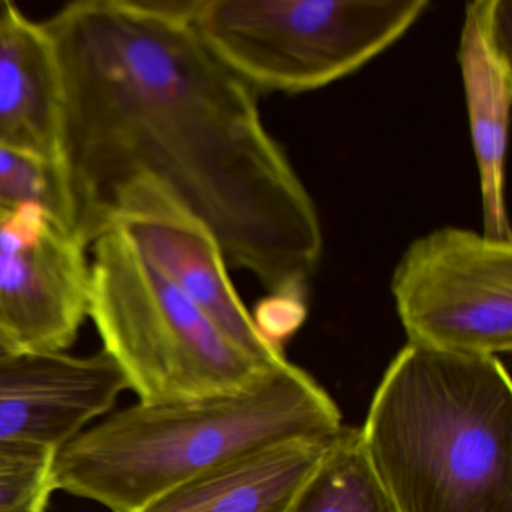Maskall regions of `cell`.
Instances as JSON below:
<instances>
[{
    "label": "cell",
    "mask_w": 512,
    "mask_h": 512,
    "mask_svg": "<svg viewBox=\"0 0 512 512\" xmlns=\"http://www.w3.org/2000/svg\"><path fill=\"white\" fill-rule=\"evenodd\" d=\"M194 4L83 0L43 23L64 77L80 236L89 247L113 197L148 179L205 226L227 268L302 301L325 245L319 209L259 95L197 31Z\"/></svg>",
    "instance_id": "6da1fadb"
},
{
    "label": "cell",
    "mask_w": 512,
    "mask_h": 512,
    "mask_svg": "<svg viewBox=\"0 0 512 512\" xmlns=\"http://www.w3.org/2000/svg\"><path fill=\"white\" fill-rule=\"evenodd\" d=\"M361 436L398 512H512V385L497 356L407 343Z\"/></svg>",
    "instance_id": "7a4b0ae2"
},
{
    "label": "cell",
    "mask_w": 512,
    "mask_h": 512,
    "mask_svg": "<svg viewBox=\"0 0 512 512\" xmlns=\"http://www.w3.org/2000/svg\"><path fill=\"white\" fill-rule=\"evenodd\" d=\"M341 427L334 400L287 361L233 394L115 413L56 452L53 484L112 512H140L206 470Z\"/></svg>",
    "instance_id": "3957f363"
},
{
    "label": "cell",
    "mask_w": 512,
    "mask_h": 512,
    "mask_svg": "<svg viewBox=\"0 0 512 512\" xmlns=\"http://www.w3.org/2000/svg\"><path fill=\"white\" fill-rule=\"evenodd\" d=\"M89 250V317L142 403L233 394L274 370L242 353L115 230Z\"/></svg>",
    "instance_id": "277c9868"
},
{
    "label": "cell",
    "mask_w": 512,
    "mask_h": 512,
    "mask_svg": "<svg viewBox=\"0 0 512 512\" xmlns=\"http://www.w3.org/2000/svg\"><path fill=\"white\" fill-rule=\"evenodd\" d=\"M430 0H196L209 49L257 95H298L352 76L398 43Z\"/></svg>",
    "instance_id": "5b68a950"
},
{
    "label": "cell",
    "mask_w": 512,
    "mask_h": 512,
    "mask_svg": "<svg viewBox=\"0 0 512 512\" xmlns=\"http://www.w3.org/2000/svg\"><path fill=\"white\" fill-rule=\"evenodd\" d=\"M391 293L407 343L497 356L512 349V239L442 227L416 238Z\"/></svg>",
    "instance_id": "8992f818"
},
{
    "label": "cell",
    "mask_w": 512,
    "mask_h": 512,
    "mask_svg": "<svg viewBox=\"0 0 512 512\" xmlns=\"http://www.w3.org/2000/svg\"><path fill=\"white\" fill-rule=\"evenodd\" d=\"M106 229L124 236L248 358L265 368L286 364L236 292L211 233L160 185L139 179L122 188L107 209L101 232Z\"/></svg>",
    "instance_id": "52a82bcc"
},
{
    "label": "cell",
    "mask_w": 512,
    "mask_h": 512,
    "mask_svg": "<svg viewBox=\"0 0 512 512\" xmlns=\"http://www.w3.org/2000/svg\"><path fill=\"white\" fill-rule=\"evenodd\" d=\"M88 248L43 209L0 211V332L25 352L73 346L89 316Z\"/></svg>",
    "instance_id": "ba28073f"
},
{
    "label": "cell",
    "mask_w": 512,
    "mask_h": 512,
    "mask_svg": "<svg viewBox=\"0 0 512 512\" xmlns=\"http://www.w3.org/2000/svg\"><path fill=\"white\" fill-rule=\"evenodd\" d=\"M128 380L106 352H22L0 362V442L56 452L115 406Z\"/></svg>",
    "instance_id": "9c48e42d"
},
{
    "label": "cell",
    "mask_w": 512,
    "mask_h": 512,
    "mask_svg": "<svg viewBox=\"0 0 512 512\" xmlns=\"http://www.w3.org/2000/svg\"><path fill=\"white\" fill-rule=\"evenodd\" d=\"M512 4L466 5L458 65L481 187L484 235L512 239L506 214V149L512 101Z\"/></svg>",
    "instance_id": "30bf717a"
},
{
    "label": "cell",
    "mask_w": 512,
    "mask_h": 512,
    "mask_svg": "<svg viewBox=\"0 0 512 512\" xmlns=\"http://www.w3.org/2000/svg\"><path fill=\"white\" fill-rule=\"evenodd\" d=\"M65 89L43 23L11 5L0 17V145L64 161Z\"/></svg>",
    "instance_id": "8fae6325"
},
{
    "label": "cell",
    "mask_w": 512,
    "mask_h": 512,
    "mask_svg": "<svg viewBox=\"0 0 512 512\" xmlns=\"http://www.w3.org/2000/svg\"><path fill=\"white\" fill-rule=\"evenodd\" d=\"M334 436L280 443L206 470L140 512H287Z\"/></svg>",
    "instance_id": "7c38bea8"
},
{
    "label": "cell",
    "mask_w": 512,
    "mask_h": 512,
    "mask_svg": "<svg viewBox=\"0 0 512 512\" xmlns=\"http://www.w3.org/2000/svg\"><path fill=\"white\" fill-rule=\"evenodd\" d=\"M287 512H398L377 478L361 430L335 433Z\"/></svg>",
    "instance_id": "4fadbf2b"
},
{
    "label": "cell",
    "mask_w": 512,
    "mask_h": 512,
    "mask_svg": "<svg viewBox=\"0 0 512 512\" xmlns=\"http://www.w3.org/2000/svg\"><path fill=\"white\" fill-rule=\"evenodd\" d=\"M23 208L43 209L79 233V208L64 161L0 145V211Z\"/></svg>",
    "instance_id": "5bb4252c"
},
{
    "label": "cell",
    "mask_w": 512,
    "mask_h": 512,
    "mask_svg": "<svg viewBox=\"0 0 512 512\" xmlns=\"http://www.w3.org/2000/svg\"><path fill=\"white\" fill-rule=\"evenodd\" d=\"M55 455L35 443L0 442V512H46Z\"/></svg>",
    "instance_id": "9a60e30c"
},
{
    "label": "cell",
    "mask_w": 512,
    "mask_h": 512,
    "mask_svg": "<svg viewBox=\"0 0 512 512\" xmlns=\"http://www.w3.org/2000/svg\"><path fill=\"white\" fill-rule=\"evenodd\" d=\"M22 352H25V350L16 341L11 340L4 332H0V362L7 361V359L13 358V356Z\"/></svg>",
    "instance_id": "2e32d148"
},
{
    "label": "cell",
    "mask_w": 512,
    "mask_h": 512,
    "mask_svg": "<svg viewBox=\"0 0 512 512\" xmlns=\"http://www.w3.org/2000/svg\"><path fill=\"white\" fill-rule=\"evenodd\" d=\"M11 2H7V0H0V17L4 16L8 10L11 8Z\"/></svg>",
    "instance_id": "e0dca14e"
}]
</instances>
